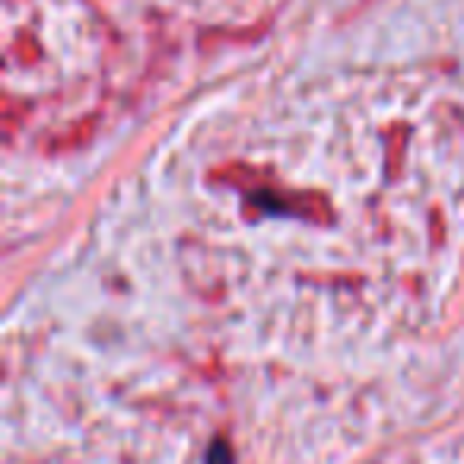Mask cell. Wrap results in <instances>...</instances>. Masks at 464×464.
<instances>
[{"mask_svg":"<svg viewBox=\"0 0 464 464\" xmlns=\"http://www.w3.org/2000/svg\"><path fill=\"white\" fill-rule=\"evenodd\" d=\"M210 464H229V451H226V445H213L210 451Z\"/></svg>","mask_w":464,"mask_h":464,"instance_id":"6da1fadb","label":"cell"}]
</instances>
